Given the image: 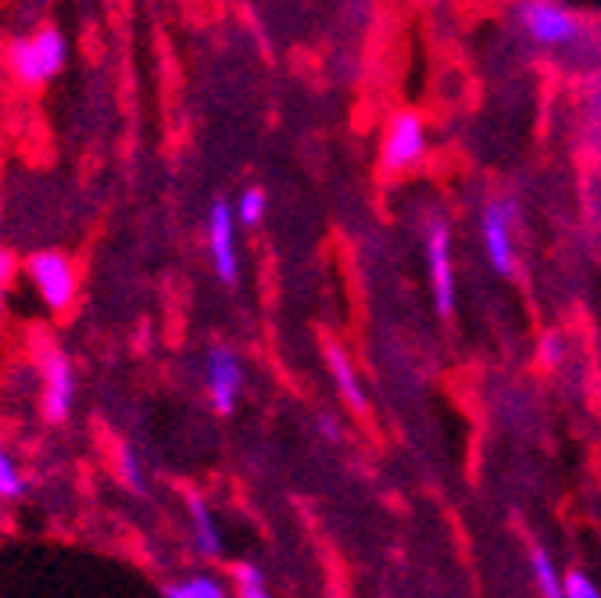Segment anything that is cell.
<instances>
[{
    "label": "cell",
    "mask_w": 601,
    "mask_h": 598,
    "mask_svg": "<svg viewBox=\"0 0 601 598\" xmlns=\"http://www.w3.org/2000/svg\"><path fill=\"white\" fill-rule=\"evenodd\" d=\"M427 158V126L412 112H398L390 119L387 140H384V169L405 172Z\"/></svg>",
    "instance_id": "9"
},
{
    "label": "cell",
    "mask_w": 601,
    "mask_h": 598,
    "mask_svg": "<svg viewBox=\"0 0 601 598\" xmlns=\"http://www.w3.org/2000/svg\"><path fill=\"white\" fill-rule=\"evenodd\" d=\"M115 470H118L122 484H126L133 495H144V470H140V459H136V452L129 444L115 448Z\"/></svg>",
    "instance_id": "17"
},
{
    "label": "cell",
    "mask_w": 601,
    "mask_h": 598,
    "mask_svg": "<svg viewBox=\"0 0 601 598\" xmlns=\"http://www.w3.org/2000/svg\"><path fill=\"white\" fill-rule=\"evenodd\" d=\"M326 362H330V373H333V384L340 391V398H344V405L351 413H365L368 402H365V391L359 384V373H354V365L348 359V351L340 345H326Z\"/></svg>",
    "instance_id": "11"
},
{
    "label": "cell",
    "mask_w": 601,
    "mask_h": 598,
    "mask_svg": "<svg viewBox=\"0 0 601 598\" xmlns=\"http://www.w3.org/2000/svg\"><path fill=\"white\" fill-rule=\"evenodd\" d=\"M537 359H541L544 370H558V365H563V359H566L563 337H558V334H544L541 345H537Z\"/></svg>",
    "instance_id": "19"
},
{
    "label": "cell",
    "mask_w": 601,
    "mask_h": 598,
    "mask_svg": "<svg viewBox=\"0 0 601 598\" xmlns=\"http://www.w3.org/2000/svg\"><path fill=\"white\" fill-rule=\"evenodd\" d=\"M563 595L566 598H598V584L583 574V569H569V574L563 577Z\"/></svg>",
    "instance_id": "18"
},
{
    "label": "cell",
    "mask_w": 601,
    "mask_h": 598,
    "mask_svg": "<svg viewBox=\"0 0 601 598\" xmlns=\"http://www.w3.org/2000/svg\"><path fill=\"white\" fill-rule=\"evenodd\" d=\"M25 495V477L19 462L8 455V448H0V501H15Z\"/></svg>",
    "instance_id": "16"
},
{
    "label": "cell",
    "mask_w": 601,
    "mask_h": 598,
    "mask_svg": "<svg viewBox=\"0 0 601 598\" xmlns=\"http://www.w3.org/2000/svg\"><path fill=\"white\" fill-rule=\"evenodd\" d=\"M186 512H190V534H194V549L204 560H218L223 555V534H218V523L208 509V501L201 495L186 498Z\"/></svg>",
    "instance_id": "10"
},
{
    "label": "cell",
    "mask_w": 601,
    "mask_h": 598,
    "mask_svg": "<svg viewBox=\"0 0 601 598\" xmlns=\"http://www.w3.org/2000/svg\"><path fill=\"white\" fill-rule=\"evenodd\" d=\"M44 416L47 424H65L76 405V365L61 348L44 351Z\"/></svg>",
    "instance_id": "6"
},
{
    "label": "cell",
    "mask_w": 601,
    "mask_h": 598,
    "mask_svg": "<svg viewBox=\"0 0 601 598\" xmlns=\"http://www.w3.org/2000/svg\"><path fill=\"white\" fill-rule=\"evenodd\" d=\"M427 269H430V291L433 308L444 323L455 316V266H451V229L441 215H430L427 223Z\"/></svg>",
    "instance_id": "4"
},
{
    "label": "cell",
    "mask_w": 601,
    "mask_h": 598,
    "mask_svg": "<svg viewBox=\"0 0 601 598\" xmlns=\"http://www.w3.org/2000/svg\"><path fill=\"white\" fill-rule=\"evenodd\" d=\"M68 61V44L61 30L54 25H44L30 36H19L15 44L8 47V69L19 79L22 87H47L50 79H58Z\"/></svg>",
    "instance_id": "1"
},
{
    "label": "cell",
    "mask_w": 601,
    "mask_h": 598,
    "mask_svg": "<svg viewBox=\"0 0 601 598\" xmlns=\"http://www.w3.org/2000/svg\"><path fill=\"white\" fill-rule=\"evenodd\" d=\"M11 277H15V258L8 251H0V312H4V291H8Z\"/></svg>",
    "instance_id": "20"
},
{
    "label": "cell",
    "mask_w": 601,
    "mask_h": 598,
    "mask_svg": "<svg viewBox=\"0 0 601 598\" xmlns=\"http://www.w3.org/2000/svg\"><path fill=\"white\" fill-rule=\"evenodd\" d=\"M316 427H319V433H322V441H326V444H337L340 438H344V433H340V424H337L333 416H319V419H316Z\"/></svg>",
    "instance_id": "21"
},
{
    "label": "cell",
    "mask_w": 601,
    "mask_h": 598,
    "mask_svg": "<svg viewBox=\"0 0 601 598\" xmlns=\"http://www.w3.org/2000/svg\"><path fill=\"white\" fill-rule=\"evenodd\" d=\"M25 277L50 312H68L79 297V269L61 251H36L25 258Z\"/></svg>",
    "instance_id": "2"
},
{
    "label": "cell",
    "mask_w": 601,
    "mask_h": 598,
    "mask_svg": "<svg viewBox=\"0 0 601 598\" xmlns=\"http://www.w3.org/2000/svg\"><path fill=\"white\" fill-rule=\"evenodd\" d=\"M204 387H208V402L215 416H229L237 409L240 391H243V365L229 348H212L204 359Z\"/></svg>",
    "instance_id": "7"
},
{
    "label": "cell",
    "mask_w": 601,
    "mask_h": 598,
    "mask_svg": "<svg viewBox=\"0 0 601 598\" xmlns=\"http://www.w3.org/2000/svg\"><path fill=\"white\" fill-rule=\"evenodd\" d=\"M512 219H515V201H490L480 219L484 234V251L487 262L495 266V273L512 277L515 273V251H512Z\"/></svg>",
    "instance_id": "8"
},
{
    "label": "cell",
    "mask_w": 601,
    "mask_h": 598,
    "mask_svg": "<svg viewBox=\"0 0 601 598\" xmlns=\"http://www.w3.org/2000/svg\"><path fill=\"white\" fill-rule=\"evenodd\" d=\"M530 566H534V580H537V591L548 595V598H563V577H558V569L552 563V555L544 549H534L530 552Z\"/></svg>",
    "instance_id": "15"
},
{
    "label": "cell",
    "mask_w": 601,
    "mask_h": 598,
    "mask_svg": "<svg viewBox=\"0 0 601 598\" xmlns=\"http://www.w3.org/2000/svg\"><path fill=\"white\" fill-rule=\"evenodd\" d=\"M519 25L537 47H572L583 36L580 19L558 0H519Z\"/></svg>",
    "instance_id": "3"
},
{
    "label": "cell",
    "mask_w": 601,
    "mask_h": 598,
    "mask_svg": "<svg viewBox=\"0 0 601 598\" xmlns=\"http://www.w3.org/2000/svg\"><path fill=\"white\" fill-rule=\"evenodd\" d=\"M229 580H234L229 588H234V595H240V598H265L269 595L265 574L254 563H237L234 569H229Z\"/></svg>",
    "instance_id": "13"
},
{
    "label": "cell",
    "mask_w": 601,
    "mask_h": 598,
    "mask_svg": "<svg viewBox=\"0 0 601 598\" xmlns=\"http://www.w3.org/2000/svg\"><path fill=\"white\" fill-rule=\"evenodd\" d=\"M265 208H269L265 190H262V187H248V190H243V194L237 198V205H234L237 226H248V229H254L258 223L265 219Z\"/></svg>",
    "instance_id": "14"
},
{
    "label": "cell",
    "mask_w": 601,
    "mask_h": 598,
    "mask_svg": "<svg viewBox=\"0 0 601 598\" xmlns=\"http://www.w3.org/2000/svg\"><path fill=\"white\" fill-rule=\"evenodd\" d=\"M166 598H226L229 588L215 574H186L161 588Z\"/></svg>",
    "instance_id": "12"
},
{
    "label": "cell",
    "mask_w": 601,
    "mask_h": 598,
    "mask_svg": "<svg viewBox=\"0 0 601 598\" xmlns=\"http://www.w3.org/2000/svg\"><path fill=\"white\" fill-rule=\"evenodd\" d=\"M208 251H212V266L215 277L226 283V287H237L240 280V255H237V215L229 201H212L208 208Z\"/></svg>",
    "instance_id": "5"
}]
</instances>
